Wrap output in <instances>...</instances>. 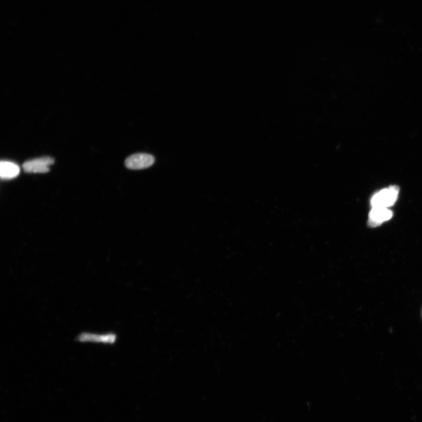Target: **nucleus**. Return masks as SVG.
Masks as SVG:
<instances>
[{"label": "nucleus", "mask_w": 422, "mask_h": 422, "mask_svg": "<svg viewBox=\"0 0 422 422\" xmlns=\"http://www.w3.org/2000/svg\"><path fill=\"white\" fill-rule=\"evenodd\" d=\"M399 188L391 186L376 193L371 200L372 207L387 208L393 206L398 200Z\"/></svg>", "instance_id": "1"}, {"label": "nucleus", "mask_w": 422, "mask_h": 422, "mask_svg": "<svg viewBox=\"0 0 422 422\" xmlns=\"http://www.w3.org/2000/svg\"><path fill=\"white\" fill-rule=\"evenodd\" d=\"M155 158L153 155L146 153L133 154L125 159V166L128 169L142 170L153 166Z\"/></svg>", "instance_id": "2"}, {"label": "nucleus", "mask_w": 422, "mask_h": 422, "mask_svg": "<svg viewBox=\"0 0 422 422\" xmlns=\"http://www.w3.org/2000/svg\"><path fill=\"white\" fill-rule=\"evenodd\" d=\"M54 159L50 157H41L25 162L22 167L26 173H46L49 172V167L54 164Z\"/></svg>", "instance_id": "3"}, {"label": "nucleus", "mask_w": 422, "mask_h": 422, "mask_svg": "<svg viewBox=\"0 0 422 422\" xmlns=\"http://www.w3.org/2000/svg\"><path fill=\"white\" fill-rule=\"evenodd\" d=\"M393 213L387 208L372 207L369 214L368 223L371 227L381 225L393 217Z\"/></svg>", "instance_id": "4"}, {"label": "nucleus", "mask_w": 422, "mask_h": 422, "mask_svg": "<svg viewBox=\"0 0 422 422\" xmlns=\"http://www.w3.org/2000/svg\"><path fill=\"white\" fill-rule=\"evenodd\" d=\"M20 172V167L13 162L2 161L0 163V176L3 180L13 179L18 176Z\"/></svg>", "instance_id": "5"}]
</instances>
